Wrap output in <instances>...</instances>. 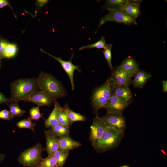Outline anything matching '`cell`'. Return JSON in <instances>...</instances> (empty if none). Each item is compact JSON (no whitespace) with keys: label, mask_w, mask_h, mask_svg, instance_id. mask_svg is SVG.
<instances>
[{"label":"cell","mask_w":167,"mask_h":167,"mask_svg":"<svg viewBox=\"0 0 167 167\" xmlns=\"http://www.w3.org/2000/svg\"><path fill=\"white\" fill-rule=\"evenodd\" d=\"M10 88V103L24 101L32 93L40 90L35 77L17 79L11 83Z\"/></svg>","instance_id":"cell-1"},{"label":"cell","mask_w":167,"mask_h":167,"mask_svg":"<svg viewBox=\"0 0 167 167\" xmlns=\"http://www.w3.org/2000/svg\"><path fill=\"white\" fill-rule=\"evenodd\" d=\"M37 80L40 90L46 93L53 103L66 96L67 92L62 84L51 74L41 71Z\"/></svg>","instance_id":"cell-2"},{"label":"cell","mask_w":167,"mask_h":167,"mask_svg":"<svg viewBox=\"0 0 167 167\" xmlns=\"http://www.w3.org/2000/svg\"><path fill=\"white\" fill-rule=\"evenodd\" d=\"M115 85L110 76L102 85L94 88L91 97V105L95 113L105 108L111 96L114 94Z\"/></svg>","instance_id":"cell-3"},{"label":"cell","mask_w":167,"mask_h":167,"mask_svg":"<svg viewBox=\"0 0 167 167\" xmlns=\"http://www.w3.org/2000/svg\"><path fill=\"white\" fill-rule=\"evenodd\" d=\"M124 132L107 126L103 134L93 146L98 152H104L118 146L124 137Z\"/></svg>","instance_id":"cell-4"},{"label":"cell","mask_w":167,"mask_h":167,"mask_svg":"<svg viewBox=\"0 0 167 167\" xmlns=\"http://www.w3.org/2000/svg\"><path fill=\"white\" fill-rule=\"evenodd\" d=\"M44 150L42 145L37 143L34 146L21 152L18 158L19 162L26 167H37L43 158L42 153Z\"/></svg>","instance_id":"cell-5"},{"label":"cell","mask_w":167,"mask_h":167,"mask_svg":"<svg viewBox=\"0 0 167 167\" xmlns=\"http://www.w3.org/2000/svg\"><path fill=\"white\" fill-rule=\"evenodd\" d=\"M108 11V13L100 19L95 33H97L101 26L107 22H114L128 26L132 24L137 25L136 18L129 15L121 10Z\"/></svg>","instance_id":"cell-6"},{"label":"cell","mask_w":167,"mask_h":167,"mask_svg":"<svg viewBox=\"0 0 167 167\" xmlns=\"http://www.w3.org/2000/svg\"><path fill=\"white\" fill-rule=\"evenodd\" d=\"M107 126L98 114L94 118L90 126L89 140L92 145L94 146L98 141Z\"/></svg>","instance_id":"cell-7"},{"label":"cell","mask_w":167,"mask_h":167,"mask_svg":"<svg viewBox=\"0 0 167 167\" xmlns=\"http://www.w3.org/2000/svg\"><path fill=\"white\" fill-rule=\"evenodd\" d=\"M101 117L107 126L121 132H124L126 128V118L123 115L108 113Z\"/></svg>","instance_id":"cell-8"},{"label":"cell","mask_w":167,"mask_h":167,"mask_svg":"<svg viewBox=\"0 0 167 167\" xmlns=\"http://www.w3.org/2000/svg\"><path fill=\"white\" fill-rule=\"evenodd\" d=\"M40 50L42 52L47 54L59 62L63 70L67 74L70 79L72 90V91L74 90L75 86L74 82V71L76 70L79 72L81 73V71L79 68L80 67V66H76L72 62V59L74 54H72L70 60L68 61H66L62 60L60 57L54 56L42 49H40Z\"/></svg>","instance_id":"cell-9"},{"label":"cell","mask_w":167,"mask_h":167,"mask_svg":"<svg viewBox=\"0 0 167 167\" xmlns=\"http://www.w3.org/2000/svg\"><path fill=\"white\" fill-rule=\"evenodd\" d=\"M129 105L113 94L110 97L105 109L106 110L107 113L122 115L123 111Z\"/></svg>","instance_id":"cell-10"},{"label":"cell","mask_w":167,"mask_h":167,"mask_svg":"<svg viewBox=\"0 0 167 167\" xmlns=\"http://www.w3.org/2000/svg\"><path fill=\"white\" fill-rule=\"evenodd\" d=\"M24 101V102L33 103L39 107H49L53 103L49 96L45 92L41 90L32 93Z\"/></svg>","instance_id":"cell-11"},{"label":"cell","mask_w":167,"mask_h":167,"mask_svg":"<svg viewBox=\"0 0 167 167\" xmlns=\"http://www.w3.org/2000/svg\"><path fill=\"white\" fill-rule=\"evenodd\" d=\"M111 77L115 86L127 85L131 84L132 77L120 69L118 67L111 71Z\"/></svg>","instance_id":"cell-12"},{"label":"cell","mask_w":167,"mask_h":167,"mask_svg":"<svg viewBox=\"0 0 167 167\" xmlns=\"http://www.w3.org/2000/svg\"><path fill=\"white\" fill-rule=\"evenodd\" d=\"M118 67L132 77L139 69V64L131 56L125 58Z\"/></svg>","instance_id":"cell-13"},{"label":"cell","mask_w":167,"mask_h":167,"mask_svg":"<svg viewBox=\"0 0 167 167\" xmlns=\"http://www.w3.org/2000/svg\"><path fill=\"white\" fill-rule=\"evenodd\" d=\"M59 150L65 151H69L78 148L81 145L79 142L72 139L69 135H66L57 138Z\"/></svg>","instance_id":"cell-14"},{"label":"cell","mask_w":167,"mask_h":167,"mask_svg":"<svg viewBox=\"0 0 167 167\" xmlns=\"http://www.w3.org/2000/svg\"><path fill=\"white\" fill-rule=\"evenodd\" d=\"M46 145L44 150L47 153L48 156L52 155L54 152L59 150L58 144L57 137L53 135L48 130L44 131Z\"/></svg>","instance_id":"cell-15"},{"label":"cell","mask_w":167,"mask_h":167,"mask_svg":"<svg viewBox=\"0 0 167 167\" xmlns=\"http://www.w3.org/2000/svg\"><path fill=\"white\" fill-rule=\"evenodd\" d=\"M152 76L150 73L139 69L133 75L134 79L132 80L131 84L134 88H141Z\"/></svg>","instance_id":"cell-16"},{"label":"cell","mask_w":167,"mask_h":167,"mask_svg":"<svg viewBox=\"0 0 167 167\" xmlns=\"http://www.w3.org/2000/svg\"><path fill=\"white\" fill-rule=\"evenodd\" d=\"M54 103V107L45 122V126L47 128L54 127L60 124L58 117L62 107L57 101H56Z\"/></svg>","instance_id":"cell-17"},{"label":"cell","mask_w":167,"mask_h":167,"mask_svg":"<svg viewBox=\"0 0 167 167\" xmlns=\"http://www.w3.org/2000/svg\"><path fill=\"white\" fill-rule=\"evenodd\" d=\"M129 86L127 85L115 86L114 94L123 101L130 104L133 97Z\"/></svg>","instance_id":"cell-18"},{"label":"cell","mask_w":167,"mask_h":167,"mask_svg":"<svg viewBox=\"0 0 167 167\" xmlns=\"http://www.w3.org/2000/svg\"><path fill=\"white\" fill-rule=\"evenodd\" d=\"M127 0H107L104 6V10H121L122 7L127 3Z\"/></svg>","instance_id":"cell-19"},{"label":"cell","mask_w":167,"mask_h":167,"mask_svg":"<svg viewBox=\"0 0 167 167\" xmlns=\"http://www.w3.org/2000/svg\"><path fill=\"white\" fill-rule=\"evenodd\" d=\"M69 108L68 104L66 103L64 106L62 107L58 117L59 124L68 127H70L71 126L68 114V110Z\"/></svg>","instance_id":"cell-20"},{"label":"cell","mask_w":167,"mask_h":167,"mask_svg":"<svg viewBox=\"0 0 167 167\" xmlns=\"http://www.w3.org/2000/svg\"><path fill=\"white\" fill-rule=\"evenodd\" d=\"M121 10L127 14L136 18L141 15L139 5L126 3Z\"/></svg>","instance_id":"cell-21"},{"label":"cell","mask_w":167,"mask_h":167,"mask_svg":"<svg viewBox=\"0 0 167 167\" xmlns=\"http://www.w3.org/2000/svg\"><path fill=\"white\" fill-rule=\"evenodd\" d=\"M70 127H65L60 124L50 128L48 130L55 137H61L69 135Z\"/></svg>","instance_id":"cell-22"},{"label":"cell","mask_w":167,"mask_h":167,"mask_svg":"<svg viewBox=\"0 0 167 167\" xmlns=\"http://www.w3.org/2000/svg\"><path fill=\"white\" fill-rule=\"evenodd\" d=\"M69 154V151L58 150L52 155L56 160L60 167H63Z\"/></svg>","instance_id":"cell-23"},{"label":"cell","mask_w":167,"mask_h":167,"mask_svg":"<svg viewBox=\"0 0 167 167\" xmlns=\"http://www.w3.org/2000/svg\"><path fill=\"white\" fill-rule=\"evenodd\" d=\"M37 167H60L55 158L52 155L43 158Z\"/></svg>","instance_id":"cell-24"},{"label":"cell","mask_w":167,"mask_h":167,"mask_svg":"<svg viewBox=\"0 0 167 167\" xmlns=\"http://www.w3.org/2000/svg\"><path fill=\"white\" fill-rule=\"evenodd\" d=\"M30 116L27 118L17 122L16 126L19 129H28L32 130L35 132V127L36 123H33Z\"/></svg>","instance_id":"cell-25"},{"label":"cell","mask_w":167,"mask_h":167,"mask_svg":"<svg viewBox=\"0 0 167 167\" xmlns=\"http://www.w3.org/2000/svg\"><path fill=\"white\" fill-rule=\"evenodd\" d=\"M8 106L9 111L13 118L21 116L26 112L25 110L20 108L18 102L11 103L8 105Z\"/></svg>","instance_id":"cell-26"},{"label":"cell","mask_w":167,"mask_h":167,"mask_svg":"<svg viewBox=\"0 0 167 167\" xmlns=\"http://www.w3.org/2000/svg\"><path fill=\"white\" fill-rule=\"evenodd\" d=\"M18 49L16 44L8 43L7 44L3 56V58H10L15 55Z\"/></svg>","instance_id":"cell-27"},{"label":"cell","mask_w":167,"mask_h":167,"mask_svg":"<svg viewBox=\"0 0 167 167\" xmlns=\"http://www.w3.org/2000/svg\"><path fill=\"white\" fill-rule=\"evenodd\" d=\"M68 114L70 125L74 122L76 121L84 122L86 119L85 116L80 113L73 111L70 108L68 109Z\"/></svg>","instance_id":"cell-28"},{"label":"cell","mask_w":167,"mask_h":167,"mask_svg":"<svg viewBox=\"0 0 167 167\" xmlns=\"http://www.w3.org/2000/svg\"><path fill=\"white\" fill-rule=\"evenodd\" d=\"M107 45L104 37L102 36L101 39L96 42L88 45L82 46L79 48V50H81L85 49H92L94 48L104 49L106 47Z\"/></svg>","instance_id":"cell-29"},{"label":"cell","mask_w":167,"mask_h":167,"mask_svg":"<svg viewBox=\"0 0 167 167\" xmlns=\"http://www.w3.org/2000/svg\"><path fill=\"white\" fill-rule=\"evenodd\" d=\"M113 45L109 44L107 45L106 47L104 49L103 53L104 56L106 59L109 68L112 71L113 68L112 63V52L111 49Z\"/></svg>","instance_id":"cell-30"},{"label":"cell","mask_w":167,"mask_h":167,"mask_svg":"<svg viewBox=\"0 0 167 167\" xmlns=\"http://www.w3.org/2000/svg\"><path fill=\"white\" fill-rule=\"evenodd\" d=\"M39 106L34 107L31 108L29 110L30 117L33 120H38L41 118L44 119L43 113L40 112Z\"/></svg>","instance_id":"cell-31"},{"label":"cell","mask_w":167,"mask_h":167,"mask_svg":"<svg viewBox=\"0 0 167 167\" xmlns=\"http://www.w3.org/2000/svg\"><path fill=\"white\" fill-rule=\"evenodd\" d=\"M13 118L9 110L4 109L0 111V119L10 121Z\"/></svg>","instance_id":"cell-32"},{"label":"cell","mask_w":167,"mask_h":167,"mask_svg":"<svg viewBox=\"0 0 167 167\" xmlns=\"http://www.w3.org/2000/svg\"><path fill=\"white\" fill-rule=\"evenodd\" d=\"M8 42L5 39L0 36V55L3 58V56L5 48Z\"/></svg>","instance_id":"cell-33"},{"label":"cell","mask_w":167,"mask_h":167,"mask_svg":"<svg viewBox=\"0 0 167 167\" xmlns=\"http://www.w3.org/2000/svg\"><path fill=\"white\" fill-rule=\"evenodd\" d=\"M47 0H38L36 1V11L35 14L37 13V11L41 7L46 5L49 2Z\"/></svg>","instance_id":"cell-34"},{"label":"cell","mask_w":167,"mask_h":167,"mask_svg":"<svg viewBox=\"0 0 167 167\" xmlns=\"http://www.w3.org/2000/svg\"><path fill=\"white\" fill-rule=\"evenodd\" d=\"M10 103V99L7 98L1 92H0V104Z\"/></svg>","instance_id":"cell-35"},{"label":"cell","mask_w":167,"mask_h":167,"mask_svg":"<svg viewBox=\"0 0 167 167\" xmlns=\"http://www.w3.org/2000/svg\"><path fill=\"white\" fill-rule=\"evenodd\" d=\"M6 6H10L13 11L12 8L9 0H0V8H2Z\"/></svg>","instance_id":"cell-36"},{"label":"cell","mask_w":167,"mask_h":167,"mask_svg":"<svg viewBox=\"0 0 167 167\" xmlns=\"http://www.w3.org/2000/svg\"><path fill=\"white\" fill-rule=\"evenodd\" d=\"M142 1L143 0H127V3L139 5Z\"/></svg>","instance_id":"cell-37"},{"label":"cell","mask_w":167,"mask_h":167,"mask_svg":"<svg viewBox=\"0 0 167 167\" xmlns=\"http://www.w3.org/2000/svg\"><path fill=\"white\" fill-rule=\"evenodd\" d=\"M163 92H167V81L163 80L162 81Z\"/></svg>","instance_id":"cell-38"},{"label":"cell","mask_w":167,"mask_h":167,"mask_svg":"<svg viewBox=\"0 0 167 167\" xmlns=\"http://www.w3.org/2000/svg\"><path fill=\"white\" fill-rule=\"evenodd\" d=\"M5 157V155L4 154L0 152V164L4 160Z\"/></svg>","instance_id":"cell-39"},{"label":"cell","mask_w":167,"mask_h":167,"mask_svg":"<svg viewBox=\"0 0 167 167\" xmlns=\"http://www.w3.org/2000/svg\"><path fill=\"white\" fill-rule=\"evenodd\" d=\"M120 167H130L128 166L127 165H123L122 166H121Z\"/></svg>","instance_id":"cell-40"},{"label":"cell","mask_w":167,"mask_h":167,"mask_svg":"<svg viewBox=\"0 0 167 167\" xmlns=\"http://www.w3.org/2000/svg\"><path fill=\"white\" fill-rule=\"evenodd\" d=\"M2 59V58L1 55H0V65H1V60Z\"/></svg>","instance_id":"cell-41"},{"label":"cell","mask_w":167,"mask_h":167,"mask_svg":"<svg viewBox=\"0 0 167 167\" xmlns=\"http://www.w3.org/2000/svg\"><path fill=\"white\" fill-rule=\"evenodd\" d=\"M0 67H1V65H0Z\"/></svg>","instance_id":"cell-42"}]
</instances>
